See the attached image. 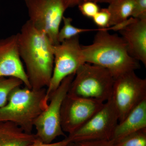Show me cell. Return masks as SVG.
Instances as JSON below:
<instances>
[{"label": "cell", "mask_w": 146, "mask_h": 146, "mask_svg": "<svg viewBox=\"0 0 146 146\" xmlns=\"http://www.w3.org/2000/svg\"><path fill=\"white\" fill-rule=\"evenodd\" d=\"M16 35L19 54L25 65L31 89L39 90L48 87L54 65L52 42L29 21Z\"/></svg>", "instance_id": "6da1fadb"}, {"label": "cell", "mask_w": 146, "mask_h": 146, "mask_svg": "<svg viewBox=\"0 0 146 146\" xmlns=\"http://www.w3.org/2000/svg\"><path fill=\"white\" fill-rule=\"evenodd\" d=\"M82 48L85 63L106 69L115 79L140 68L139 61L129 54L121 36L104 29H98L92 44Z\"/></svg>", "instance_id": "7a4b0ae2"}, {"label": "cell", "mask_w": 146, "mask_h": 146, "mask_svg": "<svg viewBox=\"0 0 146 146\" xmlns=\"http://www.w3.org/2000/svg\"><path fill=\"white\" fill-rule=\"evenodd\" d=\"M48 103L46 88L35 90L19 86L11 91L6 104L0 108V122H10L31 133L36 119Z\"/></svg>", "instance_id": "3957f363"}, {"label": "cell", "mask_w": 146, "mask_h": 146, "mask_svg": "<svg viewBox=\"0 0 146 146\" xmlns=\"http://www.w3.org/2000/svg\"><path fill=\"white\" fill-rule=\"evenodd\" d=\"M114 80L106 69L84 63L76 72L68 94L105 102L112 98Z\"/></svg>", "instance_id": "277c9868"}, {"label": "cell", "mask_w": 146, "mask_h": 146, "mask_svg": "<svg viewBox=\"0 0 146 146\" xmlns=\"http://www.w3.org/2000/svg\"><path fill=\"white\" fill-rule=\"evenodd\" d=\"M28 21L37 30L44 33L53 44H59L58 36L65 11V0H24Z\"/></svg>", "instance_id": "5b68a950"}, {"label": "cell", "mask_w": 146, "mask_h": 146, "mask_svg": "<svg viewBox=\"0 0 146 146\" xmlns=\"http://www.w3.org/2000/svg\"><path fill=\"white\" fill-rule=\"evenodd\" d=\"M75 75H71L63 80L50 97L46 108L35 122L36 138L43 143H50L57 137L65 136L61 127V106Z\"/></svg>", "instance_id": "8992f818"}, {"label": "cell", "mask_w": 146, "mask_h": 146, "mask_svg": "<svg viewBox=\"0 0 146 146\" xmlns=\"http://www.w3.org/2000/svg\"><path fill=\"white\" fill-rule=\"evenodd\" d=\"M53 50L54 65L51 79L46 88V98L48 102L63 80L75 74L80 66L85 63L79 35L53 45Z\"/></svg>", "instance_id": "52a82bcc"}, {"label": "cell", "mask_w": 146, "mask_h": 146, "mask_svg": "<svg viewBox=\"0 0 146 146\" xmlns=\"http://www.w3.org/2000/svg\"><path fill=\"white\" fill-rule=\"evenodd\" d=\"M119 115L112 98L84 125L67 138L71 142L90 141H110L112 139Z\"/></svg>", "instance_id": "ba28073f"}, {"label": "cell", "mask_w": 146, "mask_h": 146, "mask_svg": "<svg viewBox=\"0 0 146 146\" xmlns=\"http://www.w3.org/2000/svg\"><path fill=\"white\" fill-rule=\"evenodd\" d=\"M112 98L118 115L119 122L136 106L146 99V79L139 77L135 71L115 79Z\"/></svg>", "instance_id": "9c48e42d"}, {"label": "cell", "mask_w": 146, "mask_h": 146, "mask_svg": "<svg viewBox=\"0 0 146 146\" xmlns=\"http://www.w3.org/2000/svg\"><path fill=\"white\" fill-rule=\"evenodd\" d=\"M105 102L67 94L61 106V127L70 134L84 125L103 106Z\"/></svg>", "instance_id": "30bf717a"}, {"label": "cell", "mask_w": 146, "mask_h": 146, "mask_svg": "<svg viewBox=\"0 0 146 146\" xmlns=\"http://www.w3.org/2000/svg\"><path fill=\"white\" fill-rule=\"evenodd\" d=\"M3 77L19 79L31 89L19 54L16 34L0 39V78Z\"/></svg>", "instance_id": "8fae6325"}, {"label": "cell", "mask_w": 146, "mask_h": 146, "mask_svg": "<svg viewBox=\"0 0 146 146\" xmlns=\"http://www.w3.org/2000/svg\"><path fill=\"white\" fill-rule=\"evenodd\" d=\"M126 45L129 54L146 66V16L131 17V21L119 31Z\"/></svg>", "instance_id": "7c38bea8"}, {"label": "cell", "mask_w": 146, "mask_h": 146, "mask_svg": "<svg viewBox=\"0 0 146 146\" xmlns=\"http://www.w3.org/2000/svg\"><path fill=\"white\" fill-rule=\"evenodd\" d=\"M146 129V99L134 107L121 121L118 123L110 142L112 143L125 136Z\"/></svg>", "instance_id": "4fadbf2b"}, {"label": "cell", "mask_w": 146, "mask_h": 146, "mask_svg": "<svg viewBox=\"0 0 146 146\" xmlns=\"http://www.w3.org/2000/svg\"><path fill=\"white\" fill-rule=\"evenodd\" d=\"M36 138L13 123L0 122V146H31Z\"/></svg>", "instance_id": "5bb4252c"}, {"label": "cell", "mask_w": 146, "mask_h": 146, "mask_svg": "<svg viewBox=\"0 0 146 146\" xmlns=\"http://www.w3.org/2000/svg\"><path fill=\"white\" fill-rule=\"evenodd\" d=\"M134 4L135 0H116L109 4L107 8L110 15L108 27L121 23L131 17Z\"/></svg>", "instance_id": "9a60e30c"}, {"label": "cell", "mask_w": 146, "mask_h": 146, "mask_svg": "<svg viewBox=\"0 0 146 146\" xmlns=\"http://www.w3.org/2000/svg\"><path fill=\"white\" fill-rule=\"evenodd\" d=\"M62 21H63V26L62 29L59 30L58 36V40L59 44L65 40L79 35L80 33L98 30V29H82L74 27L72 24V19L70 17L64 16Z\"/></svg>", "instance_id": "2e32d148"}, {"label": "cell", "mask_w": 146, "mask_h": 146, "mask_svg": "<svg viewBox=\"0 0 146 146\" xmlns=\"http://www.w3.org/2000/svg\"><path fill=\"white\" fill-rule=\"evenodd\" d=\"M23 84L20 80L15 78H0V108L6 104L11 91Z\"/></svg>", "instance_id": "e0dca14e"}, {"label": "cell", "mask_w": 146, "mask_h": 146, "mask_svg": "<svg viewBox=\"0 0 146 146\" xmlns=\"http://www.w3.org/2000/svg\"><path fill=\"white\" fill-rule=\"evenodd\" d=\"M111 146H146V129L129 134L114 143H111Z\"/></svg>", "instance_id": "ac0fdd59"}, {"label": "cell", "mask_w": 146, "mask_h": 146, "mask_svg": "<svg viewBox=\"0 0 146 146\" xmlns=\"http://www.w3.org/2000/svg\"><path fill=\"white\" fill-rule=\"evenodd\" d=\"M78 6L82 15L90 18H93L100 9L96 3L90 1L82 2Z\"/></svg>", "instance_id": "d6986e66"}, {"label": "cell", "mask_w": 146, "mask_h": 146, "mask_svg": "<svg viewBox=\"0 0 146 146\" xmlns=\"http://www.w3.org/2000/svg\"><path fill=\"white\" fill-rule=\"evenodd\" d=\"M110 15L108 8L100 9L99 11L93 17L94 23L100 29L108 27Z\"/></svg>", "instance_id": "ffe728a7"}, {"label": "cell", "mask_w": 146, "mask_h": 146, "mask_svg": "<svg viewBox=\"0 0 146 146\" xmlns=\"http://www.w3.org/2000/svg\"><path fill=\"white\" fill-rule=\"evenodd\" d=\"M146 16V0H135L134 9L131 17L141 18Z\"/></svg>", "instance_id": "44dd1931"}, {"label": "cell", "mask_w": 146, "mask_h": 146, "mask_svg": "<svg viewBox=\"0 0 146 146\" xmlns=\"http://www.w3.org/2000/svg\"><path fill=\"white\" fill-rule=\"evenodd\" d=\"M74 144L75 146H111L110 141H84L77 142Z\"/></svg>", "instance_id": "7402d4cb"}, {"label": "cell", "mask_w": 146, "mask_h": 146, "mask_svg": "<svg viewBox=\"0 0 146 146\" xmlns=\"http://www.w3.org/2000/svg\"><path fill=\"white\" fill-rule=\"evenodd\" d=\"M70 142V141L67 137L62 141L50 143H43L36 138L34 143L31 146H67Z\"/></svg>", "instance_id": "603a6c76"}, {"label": "cell", "mask_w": 146, "mask_h": 146, "mask_svg": "<svg viewBox=\"0 0 146 146\" xmlns=\"http://www.w3.org/2000/svg\"><path fill=\"white\" fill-rule=\"evenodd\" d=\"M67 5L69 7H72L76 5H78L82 2V0H65Z\"/></svg>", "instance_id": "cb8c5ba5"}, {"label": "cell", "mask_w": 146, "mask_h": 146, "mask_svg": "<svg viewBox=\"0 0 146 146\" xmlns=\"http://www.w3.org/2000/svg\"><path fill=\"white\" fill-rule=\"evenodd\" d=\"M115 1L116 0H100V3H105L110 4Z\"/></svg>", "instance_id": "d4e9b609"}, {"label": "cell", "mask_w": 146, "mask_h": 146, "mask_svg": "<svg viewBox=\"0 0 146 146\" xmlns=\"http://www.w3.org/2000/svg\"><path fill=\"white\" fill-rule=\"evenodd\" d=\"M82 2L86 1H93L95 3H100V0H82Z\"/></svg>", "instance_id": "484cf974"}, {"label": "cell", "mask_w": 146, "mask_h": 146, "mask_svg": "<svg viewBox=\"0 0 146 146\" xmlns=\"http://www.w3.org/2000/svg\"><path fill=\"white\" fill-rule=\"evenodd\" d=\"M67 146H75V145L74 143L70 142Z\"/></svg>", "instance_id": "4316f807"}]
</instances>
